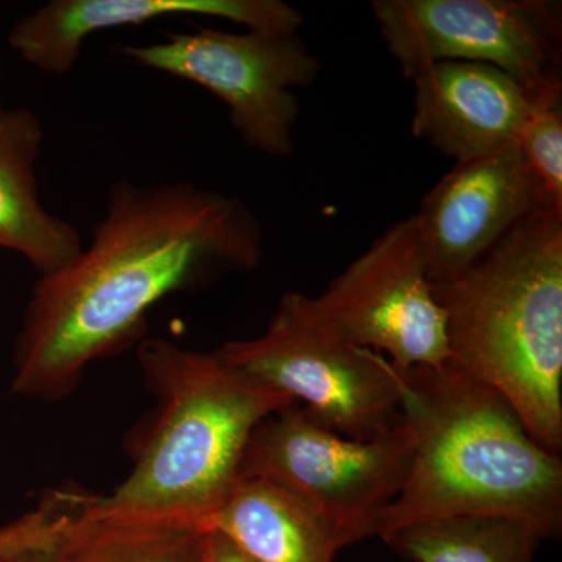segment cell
Returning a JSON list of instances; mask_svg holds the SVG:
<instances>
[{
  "mask_svg": "<svg viewBox=\"0 0 562 562\" xmlns=\"http://www.w3.org/2000/svg\"><path fill=\"white\" fill-rule=\"evenodd\" d=\"M260 222L238 198L187 181H116L92 243L33 288L14 351L13 392L58 401L92 362L143 335L166 295L260 265Z\"/></svg>",
  "mask_w": 562,
  "mask_h": 562,
  "instance_id": "obj_1",
  "label": "cell"
},
{
  "mask_svg": "<svg viewBox=\"0 0 562 562\" xmlns=\"http://www.w3.org/2000/svg\"><path fill=\"white\" fill-rule=\"evenodd\" d=\"M403 373L412 460L380 520L379 538L406 525L465 514L513 517L543 539L560 538V454L528 435L501 394L449 364Z\"/></svg>",
  "mask_w": 562,
  "mask_h": 562,
  "instance_id": "obj_2",
  "label": "cell"
},
{
  "mask_svg": "<svg viewBox=\"0 0 562 562\" xmlns=\"http://www.w3.org/2000/svg\"><path fill=\"white\" fill-rule=\"evenodd\" d=\"M446 313L450 368L501 394L525 430L562 449V210L541 206L452 283L431 288Z\"/></svg>",
  "mask_w": 562,
  "mask_h": 562,
  "instance_id": "obj_3",
  "label": "cell"
},
{
  "mask_svg": "<svg viewBox=\"0 0 562 562\" xmlns=\"http://www.w3.org/2000/svg\"><path fill=\"white\" fill-rule=\"evenodd\" d=\"M157 412L131 475L106 497H88L92 516L184 520L203 527L239 480L244 450L266 417L291 397L227 364L216 351L168 339L139 347Z\"/></svg>",
  "mask_w": 562,
  "mask_h": 562,
  "instance_id": "obj_4",
  "label": "cell"
},
{
  "mask_svg": "<svg viewBox=\"0 0 562 562\" xmlns=\"http://www.w3.org/2000/svg\"><path fill=\"white\" fill-rule=\"evenodd\" d=\"M216 353L344 438L375 439L402 419L405 373L379 351L325 327L310 310L308 295L288 292L262 335L225 342Z\"/></svg>",
  "mask_w": 562,
  "mask_h": 562,
  "instance_id": "obj_5",
  "label": "cell"
},
{
  "mask_svg": "<svg viewBox=\"0 0 562 562\" xmlns=\"http://www.w3.org/2000/svg\"><path fill=\"white\" fill-rule=\"evenodd\" d=\"M412 452L405 414L392 430L360 441L321 427L294 403L251 432L239 480H266L290 492L344 549L379 536L380 520L405 482Z\"/></svg>",
  "mask_w": 562,
  "mask_h": 562,
  "instance_id": "obj_6",
  "label": "cell"
},
{
  "mask_svg": "<svg viewBox=\"0 0 562 562\" xmlns=\"http://www.w3.org/2000/svg\"><path fill=\"white\" fill-rule=\"evenodd\" d=\"M131 60L205 88L227 105L244 143L288 158L299 120L294 90L316 81L319 58L295 35L258 31L228 33L201 27L169 33L160 43L122 46Z\"/></svg>",
  "mask_w": 562,
  "mask_h": 562,
  "instance_id": "obj_7",
  "label": "cell"
},
{
  "mask_svg": "<svg viewBox=\"0 0 562 562\" xmlns=\"http://www.w3.org/2000/svg\"><path fill=\"white\" fill-rule=\"evenodd\" d=\"M387 50L413 80L439 61L483 63L532 91L561 85V3L549 0H375Z\"/></svg>",
  "mask_w": 562,
  "mask_h": 562,
  "instance_id": "obj_8",
  "label": "cell"
},
{
  "mask_svg": "<svg viewBox=\"0 0 562 562\" xmlns=\"http://www.w3.org/2000/svg\"><path fill=\"white\" fill-rule=\"evenodd\" d=\"M308 305L325 327L384 355L398 372L449 361L416 214L395 222Z\"/></svg>",
  "mask_w": 562,
  "mask_h": 562,
  "instance_id": "obj_9",
  "label": "cell"
},
{
  "mask_svg": "<svg viewBox=\"0 0 562 562\" xmlns=\"http://www.w3.org/2000/svg\"><path fill=\"white\" fill-rule=\"evenodd\" d=\"M547 206L519 146L454 162L416 214L431 288L452 283L514 225Z\"/></svg>",
  "mask_w": 562,
  "mask_h": 562,
  "instance_id": "obj_10",
  "label": "cell"
},
{
  "mask_svg": "<svg viewBox=\"0 0 562 562\" xmlns=\"http://www.w3.org/2000/svg\"><path fill=\"white\" fill-rule=\"evenodd\" d=\"M210 16L247 31L295 35L303 16L281 0H52L11 29L22 60L44 72H69L92 33L165 18Z\"/></svg>",
  "mask_w": 562,
  "mask_h": 562,
  "instance_id": "obj_11",
  "label": "cell"
},
{
  "mask_svg": "<svg viewBox=\"0 0 562 562\" xmlns=\"http://www.w3.org/2000/svg\"><path fill=\"white\" fill-rule=\"evenodd\" d=\"M413 83V135L457 162L517 144L539 92L483 63H432Z\"/></svg>",
  "mask_w": 562,
  "mask_h": 562,
  "instance_id": "obj_12",
  "label": "cell"
},
{
  "mask_svg": "<svg viewBox=\"0 0 562 562\" xmlns=\"http://www.w3.org/2000/svg\"><path fill=\"white\" fill-rule=\"evenodd\" d=\"M43 136L33 111L0 106V247L18 251L46 277L66 268L83 241L74 225L41 205L35 162Z\"/></svg>",
  "mask_w": 562,
  "mask_h": 562,
  "instance_id": "obj_13",
  "label": "cell"
},
{
  "mask_svg": "<svg viewBox=\"0 0 562 562\" xmlns=\"http://www.w3.org/2000/svg\"><path fill=\"white\" fill-rule=\"evenodd\" d=\"M255 562H335L339 546L316 514L290 492L241 479L203 524Z\"/></svg>",
  "mask_w": 562,
  "mask_h": 562,
  "instance_id": "obj_14",
  "label": "cell"
},
{
  "mask_svg": "<svg viewBox=\"0 0 562 562\" xmlns=\"http://www.w3.org/2000/svg\"><path fill=\"white\" fill-rule=\"evenodd\" d=\"M87 498L58 543L66 562H205L209 531L201 525L92 516Z\"/></svg>",
  "mask_w": 562,
  "mask_h": 562,
  "instance_id": "obj_15",
  "label": "cell"
},
{
  "mask_svg": "<svg viewBox=\"0 0 562 562\" xmlns=\"http://www.w3.org/2000/svg\"><path fill=\"white\" fill-rule=\"evenodd\" d=\"M382 539L409 562H532L543 536L513 517L465 514L406 525Z\"/></svg>",
  "mask_w": 562,
  "mask_h": 562,
  "instance_id": "obj_16",
  "label": "cell"
},
{
  "mask_svg": "<svg viewBox=\"0 0 562 562\" xmlns=\"http://www.w3.org/2000/svg\"><path fill=\"white\" fill-rule=\"evenodd\" d=\"M561 88L557 85L536 94L517 139L543 203L558 210H562Z\"/></svg>",
  "mask_w": 562,
  "mask_h": 562,
  "instance_id": "obj_17",
  "label": "cell"
},
{
  "mask_svg": "<svg viewBox=\"0 0 562 562\" xmlns=\"http://www.w3.org/2000/svg\"><path fill=\"white\" fill-rule=\"evenodd\" d=\"M77 512L79 506L74 494H54L38 508L0 528V552L57 546L65 538Z\"/></svg>",
  "mask_w": 562,
  "mask_h": 562,
  "instance_id": "obj_18",
  "label": "cell"
},
{
  "mask_svg": "<svg viewBox=\"0 0 562 562\" xmlns=\"http://www.w3.org/2000/svg\"><path fill=\"white\" fill-rule=\"evenodd\" d=\"M206 531L205 562H255L221 532Z\"/></svg>",
  "mask_w": 562,
  "mask_h": 562,
  "instance_id": "obj_19",
  "label": "cell"
},
{
  "mask_svg": "<svg viewBox=\"0 0 562 562\" xmlns=\"http://www.w3.org/2000/svg\"><path fill=\"white\" fill-rule=\"evenodd\" d=\"M0 562H66L57 546L33 547V549L10 550L0 552Z\"/></svg>",
  "mask_w": 562,
  "mask_h": 562,
  "instance_id": "obj_20",
  "label": "cell"
}]
</instances>
